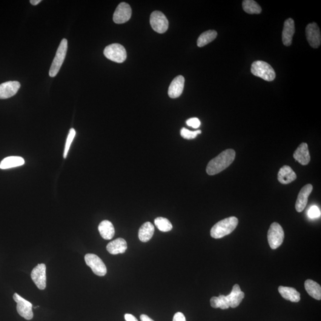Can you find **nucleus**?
<instances>
[{
  "mask_svg": "<svg viewBox=\"0 0 321 321\" xmlns=\"http://www.w3.org/2000/svg\"><path fill=\"white\" fill-rule=\"evenodd\" d=\"M76 135V131L73 128H70L69 131V133L68 134L67 138L66 140V142H65V148L64 151V159H66L68 151L70 150V146L71 143L73 142V140Z\"/></svg>",
  "mask_w": 321,
  "mask_h": 321,
  "instance_id": "29",
  "label": "nucleus"
},
{
  "mask_svg": "<svg viewBox=\"0 0 321 321\" xmlns=\"http://www.w3.org/2000/svg\"><path fill=\"white\" fill-rule=\"evenodd\" d=\"M98 230L103 239L110 240L115 234L114 225L108 220L102 221L98 226Z\"/></svg>",
  "mask_w": 321,
  "mask_h": 321,
  "instance_id": "23",
  "label": "nucleus"
},
{
  "mask_svg": "<svg viewBox=\"0 0 321 321\" xmlns=\"http://www.w3.org/2000/svg\"><path fill=\"white\" fill-rule=\"evenodd\" d=\"M219 297L220 301V309H227L230 308V304H229L227 296H224V295H220Z\"/></svg>",
  "mask_w": 321,
  "mask_h": 321,
  "instance_id": "32",
  "label": "nucleus"
},
{
  "mask_svg": "<svg viewBox=\"0 0 321 321\" xmlns=\"http://www.w3.org/2000/svg\"><path fill=\"white\" fill-rule=\"evenodd\" d=\"M202 133L201 130L191 131L183 128L180 131V134L183 138L188 140L196 138L198 134Z\"/></svg>",
  "mask_w": 321,
  "mask_h": 321,
  "instance_id": "30",
  "label": "nucleus"
},
{
  "mask_svg": "<svg viewBox=\"0 0 321 321\" xmlns=\"http://www.w3.org/2000/svg\"><path fill=\"white\" fill-rule=\"evenodd\" d=\"M279 291L284 299L290 301L291 302L297 303L300 300V293L294 288L280 286Z\"/></svg>",
  "mask_w": 321,
  "mask_h": 321,
  "instance_id": "21",
  "label": "nucleus"
},
{
  "mask_svg": "<svg viewBox=\"0 0 321 321\" xmlns=\"http://www.w3.org/2000/svg\"><path fill=\"white\" fill-rule=\"evenodd\" d=\"M42 1L41 0H31L30 1L31 4H32L33 5H38L39 2H41Z\"/></svg>",
  "mask_w": 321,
  "mask_h": 321,
  "instance_id": "38",
  "label": "nucleus"
},
{
  "mask_svg": "<svg viewBox=\"0 0 321 321\" xmlns=\"http://www.w3.org/2000/svg\"><path fill=\"white\" fill-rule=\"evenodd\" d=\"M13 299L17 303V311L20 316L27 320L32 319L33 317L32 304L17 293H14Z\"/></svg>",
  "mask_w": 321,
  "mask_h": 321,
  "instance_id": "8",
  "label": "nucleus"
},
{
  "mask_svg": "<svg viewBox=\"0 0 321 321\" xmlns=\"http://www.w3.org/2000/svg\"><path fill=\"white\" fill-rule=\"evenodd\" d=\"M242 5L243 10L248 14H260L262 12V8L254 0H245Z\"/></svg>",
  "mask_w": 321,
  "mask_h": 321,
  "instance_id": "27",
  "label": "nucleus"
},
{
  "mask_svg": "<svg viewBox=\"0 0 321 321\" xmlns=\"http://www.w3.org/2000/svg\"><path fill=\"white\" fill-rule=\"evenodd\" d=\"M285 239V232L279 223H272L268 232V240L272 249L280 247Z\"/></svg>",
  "mask_w": 321,
  "mask_h": 321,
  "instance_id": "5",
  "label": "nucleus"
},
{
  "mask_svg": "<svg viewBox=\"0 0 321 321\" xmlns=\"http://www.w3.org/2000/svg\"><path fill=\"white\" fill-rule=\"evenodd\" d=\"M127 249V243L122 238H118V239L112 241L107 246V251L112 255L124 254Z\"/></svg>",
  "mask_w": 321,
  "mask_h": 321,
  "instance_id": "20",
  "label": "nucleus"
},
{
  "mask_svg": "<svg viewBox=\"0 0 321 321\" xmlns=\"http://www.w3.org/2000/svg\"><path fill=\"white\" fill-rule=\"evenodd\" d=\"M227 298L228 300L230 307L236 308L239 306L240 303L245 297V293L241 291L240 286L238 285H235L230 294L227 295Z\"/></svg>",
  "mask_w": 321,
  "mask_h": 321,
  "instance_id": "19",
  "label": "nucleus"
},
{
  "mask_svg": "<svg viewBox=\"0 0 321 321\" xmlns=\"http://www.w3.org/2000/svg\"><path fill=\"white\" fill-rule=\"evenodd\" d=\"M251 72L254 75L268 82L273 81L276 76L273 68L268 63L263 61H256L252 63Z\"/></svg>",
  "mask_w": 321,
  "mask_h": 321,
  "instance_id": "3",
  "label": "nucleus"
},
{
  "mask_svg": "<svg viewBox=\"0 0 321 321\" xmlns=\"http://www.w3.org/2000/svg\"><path fill=\"white\" fill-rule=\"evenodd\" d=\"M306 35L309 45L312 48H318L321 45V35L319 27L316 23H311L306 28Z\"/></svg>",
  "mask_w": 321,
  "mask_h": 321,
  "instance_id": "10",
  "label": "nucleus"
},
{
  "mask_svg": "<svg viewBox=\"0 0 321 321\" xmlns=\"http://www.w3.org/2000/svg\"><path fill=\"white\" fill-rule=\"evenodd\" d=\"M295 33L294 22L293 19H287L284 24L282 33V40L284 45L290 46L291 45L292 39Z\"/></svg>",
  "mask_w": 321,
  "mask_h": 321,
  "instance_id": "16",
  "label": "nucleus"
},
{
  "mask_svg": "<svg viewBox=\"0 0 321 321\" xmlns=\"http://www.w3.org/2000/svg\"><path fill=\"white\" fill-rule=\"evenodd\" d=\"M67 40L63 39L60 43L58 49H57L56 55L53 60L52 64L50 67L49 75L51 77H55L58 74L60 68H61L63 62L64 61L66 56L67 47Z\"/></svg>",
  "mask_w": 321,
  "mask_h": 321,
  "instance_id": "4",
  "label": "nucleus"
},
{
  "mask_svg": "<svg viewBox=\"0 0 321 321\" xmlns=\"http://www.w3.org/2000/svg\"><path fill=\"white\" fill-rule=\"evenodd\" d=\"M21 84L18 81H8L0 85V99L11 98L18 93Z\"/></svg>",
  "mask_w": 321,
  "mask_h": 321,
  "instance_id": "13",
  "label": "nucleus"
},
{
  "mask_svg": "<svg viewBox=\"0 0 321 321\" xmlns=\"http://www.w3.org/2000/svg\"><path fill=\"white\" fill-rule=\"evenodd\" d=\"M217 32L216 31L210 30L205 32L197 39V45L199 47H203L213 41L217 38Z\"/></svg>",
  "mask_w": 321,
  "mask_h": 321,
  "instance_id": "26",
  "label": "nucleus"
},
{
  "mask_svg": "<svg viewBox=\"0 0 321 321\" xmlns=\"http://www.w3.org/2000/svg\"><path fill=\"white\" fill-rule=\"evenodd\" d=\"M150 24L153 30L159 33L165 32L168 28V19L160 11H155L151 14Z\"/></svg>",
  "mask_w": 321,
  "mask_h": 321,
  "instance_id": "9",
  "label": "nucleus"
},
{
  "mask_svg": "<svg viewBox=\"0 0 321 321\" xmlns=\"http://www.w3.org/2000/svg\"><path fill=\"white\" fill-rule=\"evenodd\" d=\"M125 318L126 321H138V320L136 319V317H134L133 315L131 314H125Z\"/></svg>",
  "mask_w": 321,
  "mask_h": 321,
  "instance_id": "36",
  "label": "nucleus"
},
{
  "mask_svg": "<svg viewBox=\"0 0 321 321\" xmlns=\"http://www.w3.org/2000/svg\"><path fill=\"white\" fill-rule=\"evenodd\" d=\"M140 318L141 321H154L153 319H151V318L149 317L148 315L145 314L140 315Z\"/></svg>",
  "mask_w": 321,
  "mask_h": 321,
  "instance_id": "37",
  "label": "nucleus"
},
{
  "mask_svg": "<svg viewBox=\"0 0 321 321\" xmlns=\"http://www.w3.org/2000/svg\"><path fill=\"white\" fill-rule=\"evenodd\" d=\"M185 80L180 75L175 77L168 88V96L171 98H177L181 96L184 90Z\"/></svg>",
  "mask_w": 321,
  "mask_h": 321,
  "instance_id": "15",
  "label": "nucleus"
},
{
  "mask_svg": "<svg viewBox=\"0 0 321 321\" xmlns=\"http://www.w3.org/2000/svg\"><path fill=\"white\" fill-rule=\"evenodd\" d=\"M86 263L92 269L94 273L96 276L102 277L107 274V268L101 258L97 255L88 254L85 255Z\"/></svg>",
  "mask_w": 321,
  "mask_h": 321,
  "instance_id": "7",
  "label": "nucleus"
},
{
  "mask_svg": "<svg viewBox=\"0 0 321 321\" xmlns=\"http://www.w3.org/2000/svg\"><path fill=\"white\" fill-rule=\"evenodd\" d=\"M25 164V160L22 157L11 156L5 158L0 163V168L2 170L19 167Z\"/></svg>",
  "mask_w": 321,
  "mask_h": 321,
  "instance_id": "24",
  "label": "nucleus"
},
{
  "mask_svg": "<svg viewBox=\"0 0 321 321\" xmlns=\"http://www.w3.org/2000/svg\"><path fill=\"white\" fill-rule=\"evenodd\" d=\"M173 321H186L184 314L182 312H177L175 314Z\"/></svg>",
  "mask_w": 321,
  "mask_h": 321,
  "instance_id": "35",
  "label": "nucleus"
},
{
  "mask_svg": "<svg viewBox=\"0 0 321 321\" xmlns=\"http://www.w3.org/2000/svg\"><path fill=\"white\" fill-rule=\"evenodd\" d=\"M186 124L190 127L193 128H197L200 127V122L199 119L194 117V118H191L189 119L186 121Z\"/></svg>",
  "mask_w": 321,
  "mask_h": 321,
  "instance_id": "33",
  "label": "nucleus"
},
{
  "mask_svg": "<svg viewBox=\"0 0 321 321\" xmlns=\"http://www.w3.org/2000/svg\"><path fill=\"white\" fill-rule=\"evenodd\" d=\"M31 278L39 290H44L46 288V266L41 263L36 266L31 272Z\"/></svg>",
  "mask_w": 321,
  "mask_h": 321,
  "instance_id": "12",
  "label": "nucleus"
},
{
  "mask_svg": "<svg viewBox=\"0 0 321 321\" xmlns=\"http://www.w3.org/2000/svg\"><path fill=\"white\" fill-rule=\"evenodd\" d=\"M155 225L156 227L159 229L160 231L168 232L170 231L173 228V225L170 221L165 218L158 217L155 220Z\"/></svg>",
  "mask_w": 321,
  "mask_h": 321,
  "instance_id": "28",
  "label": "nucleus"
},
{
  "mask_svg": "<svg viewBox=\"0 0 321 321\" xmlns=\"http://www.w3.org/2000/svg\"><path fill=\"white\" fill-rule=\"evenodd\" d=\"M131 16V8L129 4L121 2L114 13L113 21L117 24H122L129 21Z\"/></svg>",
  "mask_w": 321,
  "mask_h": 321,
  "instance_id": "11",
  "label": "nucleus"
},
{
  "mask_svg": "<svg viewBox=\"0 0 321 321\" xmlns=\"http://www.w3.org/2000/svg\"><path fill=\"white\" fill-rule=\"evenodd\" d=\"M312 190H313V186L311 184L306 185L301 189L298 194L296 203V210L298 213H301L305 208L308 203V197L310 195Z\"/></svg>",
  "mask_w": 321,
  "mask_h": 321,
  "instance_id": "14",
  "label": "nucleus"
},
{
  "mask_svg": "<svg viewBox=\"0 0 321 321\" xmlns=\"http://www.w3.org/2000/svg\"><path fill=\"white\" fill-rule=\"evenodd\" d=\"M296 174L288 165L283 166L278 174V180L283 185H288L296 179Z\"/></svg>",
  "mask_w": 321,
  "mask_h": 321,
  "instance_id": "18",
  "label": "nucleus"
},
{
  "mask_svg": "<svg viewBox=\"0 0 321 321\" xmlns=\"http://www.w3.org/2000/svg\"><path fill=\"white\" fill-rule=\"evenodd\" d=\"M308 214L311 219H318L321 217V210L317 206L313 205L309 208Z\"/></svg>",
  "mask_w": 321,
  "mask_h": 321,
  "instance_id": "31",
  "label": "nucleus"
},
{
  "mask_svg": "<svg viewBox=\"0 0 321 321\" xmlns=\"http://www.w3.org/2000/svg\"><path fill=\"white\" fill-rule=\"evenodd\" d=\"M212 307L217 309L220 308V301L219 297H213L210 300Z\"/></svg>",
  "mask_w": 321,
  "mask_h": 321,
  "instance_id": "34",
  "label": "nucleus"
},
{
  "mask_svg": "<svg viewBox=\"0 0 321 321\" xmlns=\"http://www.w3.org/2000/svg\"><path fill=\"white\" fill-rule=\"evenodd\" d=\"M236 153L233 150H225L209 162L206 167V173L214 176L221 173L229 167L234 161Z\"/></svg>",
  "mask_w": 321,
  "mask_h": 321,
  "instance_id": "1",
  "label": "nucleus"
},
{
  "mask_svg": "<svg viewBox=\"0 0 321 321\" xmlns=\"http://www.w3.org/2000/svg\"><path fill=\"white\" fill-rule=\"evenodd\" d=\"M104 54L106 58L111 61L122 63L127 58V53L123 45L119 44H113L106 47Z\"/></svg>",
  "mask_w": 321,
  "mask_h": 321,
  "instance_id": "6",
  "label": "nucleus"
},
{
  "mask_svg": "<svg viewBox=\"0 0 321 321\" xmlns=\"http://www.w3.org/2000/svg\"><path fill=\"white\" fill-rule=\"evenodd\" d=\"M305 288L306 291L315 299H321V288L319 284L312 280H307L305 283Z\"/></svg>",
  "mask_w": 321,
  "mask_h": 321,
  "instance_id": "25",
  "label": "nucleus"
},
{
  "mask_svg": "<svg viewBox=\"0 0 321 321\" xmlns=\"http://www.w3.org/2000/svg\"><path fill=\"white\" fill-rule=\"evenodd\" d=\"M239 221L236 217L224 219L215 225L211 230V236L214 239H221L230 234L237 227Z\"/></svg>",
  "mask_w": 321,
  "mask_h": 321,
  "instance_id": "2",
  "label": "nucleus"
},
{
  "mask_svg": "<svg viewBox=\"0 0 321 321\" xmlns=\"http://www.w3.org/2000/svg\"><path fill=\"white\" fill-rule=\"evenodd\" d=\"M295 160L303 165H308L310 162L311 157L309 154L307 143H302L295 151L293 154Z\"/></svg>",
  "mask_w": 321,
  "mask_h": 321,
  "instance_id": "17",
  "label": "nucleus"
},
{
  "mask_svg": "<svg viewBox=\"0 0 321 321\" xmlns=\"http://www.w3.org/2000/svg\"><path fill=\"white\" fill-rule=\"evenodd\" d=\"M155 231L154 226L150 222H146L139 230V239L142 242H148L153 237Z\"/></svg>",
  "mask_w": 321,
  "mask_h": 321,
  "instance_id": "22",
  "label": "nucleus"
}]
</instances>
